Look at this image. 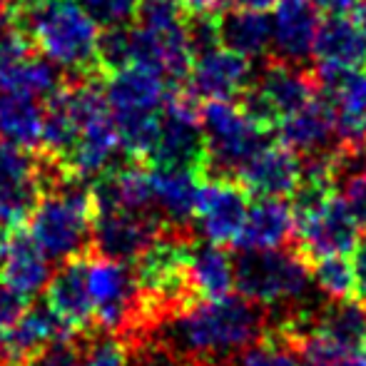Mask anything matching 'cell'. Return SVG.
Here are the masks:
<instances>
[{"label": "cell", "mask_w": 366, "mask_h": 366, "mask_svg": "<svg viewBox=\"0 0 366 366\" xmlns=\"http://www.w3.org/2000/svg\"><path fill=\"white\" fill-rule=\"evenodd\" d=\"M264 317L244 297L197 299L174 312L167 322L172 352L217 364L242 354L259 339Z\"/></svg>", "instance_id": "6da1fadb"}, {"label": "cell", "mask_w": 366, "mask_h": 366, "mask_svg": "<svg viewBox=\"0 0 366 366\" xmlns=\"http://www.w3.org/2000/svg\"><path fill=\"white\" fill-rule=\"evenodd\" d=\"M10 18L33 48L68 77L102 75L97 63L100 28L80 0H13Z\"/></svg>", "instance_id": "7a4b0ae2"}, {"label": "cell", "mask_w": 366, "mask_h": 366, "mask_svg": "<svg viewBox=\"0 0 366 366\" xmlns=\"http://www.w3.org/2000/svg\"><path fill=\"white\" fill-rule=\"evenodd\" d=\"M80 182L82 179L65 177L45 189L43 199L28 219V232L50 259H75L92 244L95 207L90 187H82Z\"/></svg>", "instance_id": "3957f363"}, {"label": "cell", "mask_w": 366, "mask_h": 366, "mask_svg": "<svg viewBox=\"0 0 366 366\" xmlns=\"http://www.w3.org/2000/svg\"><path fill=\"white\" fill-rule=\"evenodd\" d=\"M234 287L257 307H292L312 292V269L299 252L247 249L234 259Z\"/></svg>", "instance_id": "277c9868"}, {"label": "cell", "mask_w": 366, "mask_h": 366, "mask_svg": "<svg viewBox=\"0 0 366 366\" xmlns=\"http://www.w3.org/2000/svg\"><path fill=\"white\" fill-rule=\"evenodd\" d=\"M204 142H207V164L204 177H232L269 145V130L257 125L239 105L232 100H209L199 110Z\"/></svg>", "instance_id": "5b68a950"}, {"label": "cell", "mask_w": 366, "mask_h": 366, "mask_svg": "<svg viewBox=\"0 0 366 366\" xmlns=\"http://www.w3.org/2000/svg\"><path fill=\"white\" fill-rule=\"evenodd\" d=\"M187 257V242L179 239L177 234H164V232L137 257L135 277L140 287V302L152 319L157 317L159 309H167L172 317L187 304L197 302L189 292Z\"/></svg>", "instance_id": "8992f818"}, {"label": "cell", "mask_w": 366, "mask_h": 366, "mask_svg": "<svg viewBox=\"0 0 366 366\" xmlns=\"http://www.w3.org/2000/svg\"><path fill=\"white\" fill-rule=\"evenodd\" d=\"M147 162L152 167L194 169L204 174L207 164V142H204L202 120H199L197 97L187 87H174L159 115L157 145Z\"/></svg>", "instance_id": "52a82bcc"}, {"label": "cell", "mask_w": 366, "mask_h": 366, "mask_svg": "<svg viewBox=\"0 0 366 366\" xmlns=\"http://www.w3.org/2000/svg\"><path fill=\"white\" fill-rule=\"evenodd\" d=\"M92 307H95V324L102 332H120L127 329L137 317L140 287L137 277L127 262L107 259V257H90L87 267Z\"/></svg>", "instance_id": "ba28073f"}, {"label": "cell", "mask_w": 366, "mask_h": 366, "mask_svg": "<svg viewBox=\"0 0 366 366\" xmlns=\"http://www.w3.org/2000/svg\"><path fill=\"white\" fill-rule=\"evenodd\" d=\"M48 189L43 159L28 149L0 145V227H23Z\"/></svg>", "instance_id": "9c48e42d"}, {"label": "cell", "mask_w": 366, "mask_h": 366, "mask_svg": "<svg viewBox=\"0 0 366 366\" xmlns=\"http://www.w3.org/2000/svg\"><path fill=\"white\" fill-rule=\"evenodd\" d=\"M294 227L297 234V252L309 262L327 259V257H349L359 247V222L349 212L347 202L334 194L329 202L314 212L302 214Z\"/></svg>", "instance_id": "30bf717a"}, {"label": "cell", "mask_w": 366, "mask_h": 366, "mask_svg": "<svg viewBox=\"0 0 366 366\" xmlns=\"http://www.w3.org/2000/svg\"><path fill=\"white\" fill-rule=\"evenodd\" d=\"M317 95L329 105L342 145L366 142V68H312Z\"/></svg>", "instance_id": "8fae6325"}, {"label": "cell", "mask_w": 366, "mask_h": 366, "mask_svg": "<svg viewBox=\"0 0 366 366\" xmlns=\"http://www.w3.org/2000/svg\"><path fill=\"white\" fill-rule=\"evenodd\" d=\"M249 192L232 177H202L194 207V224L204 242L234 244L249 212Z\"/></svg>", "instance_id": "7c38bea8"}, {"label": "cell", "mask_w": 366, "mask_h": 366, "mask_svg": "<svg viewBox=\"0 0 366 366\" xmlns=\"http://www.w3.org/2000/svg\"><path fill=\"white\" fill-rule=\"evenodd\" d=\"M164 232V222L154 214L112 209L92 219V247L100 257L135 264L137 257Z\"/></svg>", "instance_id": "4fadbf2b"}, {"label": "cell", "mask_w": 366, "mask_h": 366, "mask_svg": "<svg viewBox=\"0 0 366 366\" xmlns=\"http://www.w3.org/2000/svg\"><path fill=\"white\" fill-rule=\"evenodd\" d=\"M73 337V329L48 304L25 307L13 327L0 337V366H25L53 344L70 342Z\"/></svg>", "instance_id": "5bb4252c"}, {"label": "cell", "mask_w": 366, "mask_h": 366, "mask_svg": "<svg viewBox=\"0 0 366 366\" xmlns=\"http://www.w3.org/2000/svg\"><path fill=\"white\" fill-rule=\"evenodd\" d=\"M50 277V257L33 239V234L23 227H0V280L20 297L30 299L48 287Z\"/></svg>", "instance_id": "9a60e30c"}, {"label": "cell", "mask_w": 366, "mask_h": 366, "mask_svg": "<svg viewBox=\"0 0 366 366\" xmlns=\"http://www.w3.org/2000/svg\"><path fill=\"white\" fill-rule=\"evenodd\" d=\"M319 8L312 0H277L272 13V50L277 60L304 65L314 53L317 40Z\"/></svg>", "instance_id": "2e32d148"}, {"label": "cell", "mask_w": 366, "mask_h": 366, "mask_svg": "<svg viewBox=\"0 0 366 366\" xmlns=\"http://www.w3.org/2000/svg\"><path fill=\"white\" fill-rule=\"evenodd\" d=\"M172 90L174 87H169V82L162 75L142 68V65H127V68L105 77V95L110 102L112 117L162 112Z\"/></svg>", "instance_id": "e0dca14e"}, {"label": "cell", "mask_w": 366, "mask_h": 366, "mask_svg": "<svg viewBox=\"0 0 366 366\" xmlns=\"http://www.w3.org/2000/svg\"><path fill=\"white\" fill-rule=\"evenodd\" d=\"M187 82L197 100H232L252 82V63L227 48H214L194 58Z\"/></svg>", "instance_id": "ac0fdd59"}, {"label": "cell", "mask_w": 366, "mask_h": 366, "mask_svg": "<svg viewBox=\"0 0 366 366\" xmlns=\"http://www.w3.org/2000/svg\"><path fill=\"white\" fill-rule=\"evenodd\" d=\"M90 257L68 259L45 287V304L68 324L70 329L85 332L95 324V307H92L90 282H87Z\"/></svg>", "instance_id": "d6986e66"}, {"label": "cell", "mask_w": 366, "mask_h": 366, "mask_svg": "<svg viewBox=\"0 0 366 366\" xmlns=\"http://www.w3.org/2000/svg\"><path fill=\"white\" fill-rule=\"evenodd\" d=\"M280 145L292 149L302 157H317V154H332L339 149L337 127L329 105L322 97H314L307 107L287 115L285 120L277 122L274 127Z\"/></svg>", "instance_id": "ffe728a7"}, {"label": "cell", "mask_w": 366, "mask_h": 366, "mask_svg": "<svg viewBox=\"0 0 366 366\" xmlns=\"http://www.w3.org/2000/svg\"><path fill=\"white\" fill-rule=\"evenodd\" d=\"M302 179V162L285 145H267L237 174V182L257 199L290 197Z\"/></svg>", "instance_id": "44dd1931"}, {"label": "cell", "mask_w": 366, "mask_h": 366, "mask_svg": "<svg viewBox=\"0 0 366 366\" xmlns=\"http://www.w3.org/2000/svg\"><path fill=\"white\" fill-rule=\"evenodd\" d=\"M252 85L264 97L277 122L307 107L317 97V82L312 70L304 65L282 63V60H269Z\"/></svg>", "instance_id": "7402d4cb"}, {"label": "cell", "mask_w": 366, "mask_h": 366, "mask_svg": "<svg viewBox=\"0 0 366 366\" xmlns=\"http://www.w3.org/2000/svg\"><path fill=\"white\" fill-rule=\"evenodd\" d=\"M152 207L169 229H182L194 219L202 172L194 169H169L152 167Z\"/></svg>", "instance_id": "603a6c76"}, {"label": "cell", "mask_w": 366, "mask_h": 366, "mask_svg": "<svg viewBox=\"0 0 366 366\" xmlns=\"http://www.w3.org/2000/svg\"><path fill=\"white\" fill-rule=\"evenodd\" d=\"M294 227H297V219L290 204L282 199L262 197L249 204V212H247L234 247L239 252L277 249L294 234Z\"/></svg>", "instance_id": "cb8c5ba5"}, {"label": "cell", "mask_w": 366, "mask_h": 366, "mask_svg": "<svg viewBox=\"0 0 366 366\" xmlns=\"http://www.w3.org/2000/svg\"><path fill=\"white\" fill-rule=\"evenodd\" d=\"M45 107L38 97L18 90H0V145L35 152L43 145Z\"/></svg>", "instance_id": "d4e9b609"}, {"label": "cell", "mask_w": 366, "mask_h": 366, "mask_svg": "<svg viewBox=\"0 0 366 366\" xmlns=\"http://www.w3.org/2000/svg\"><path fill=\"white\" fill-rule=\"evenodd\" d=\"M219 45L247 60L267 58L272 50V18L262 10L224 8L217 15Z\"/></svg>", "instance_id": "484cf974"}, {"label": "cell", "mask_w": 366, "mask_h": 366, "mask_svg": "<svg viewBox=\"0 0 366 366\" xmlns=\"http://www.w3.org/2000/svg\"><path fill=\"white\" fill-rule=\"evenodd\" d=\"M312 58L327 68H366V33L352 23V18L329 15L319 25Z\"/></svg>", "instance_id": "4316f807"}, {"label": "cell", "mask_w": 366, "mask_h": 366, "mask_svg": "<svg viewBox=\"0 0 366 366\" xmlns=\"http://www.w3.org/2000/svg\"><path fill=\"white\" fill-rule=\"evenodd\" d=\"M187 282L194 299H222L229 297L234 287V259L222 244L199 242L189 244Z\"/></svg>", "instance_id": "83f0119b"}, {"label": "cell", "mask_w": 366, "mask_h": 366, "mask_svg": "<svg viewBox=\"0 0 366 366\" xmlns=\"http://www.w3.org/2000/svg\"><path fill=\"white\" fill-rule=\"evenodd\" d=\"M314 334L349 349L366 344V304L359 299H329L317 319Z\"/></svg>", "instance_id": "f1b7e54d"}, {"label": "cell", "mask_w": 366, "mask_h": 366, "mask_svg": "<svg viewBox=\"0 0 366 366\" xmlns=\"http://www.w3.org/2000/svg\"><path fill=\"white\" fill-rule=\"evenodd\" d=\"M65 80H68V77L60 75V68L55 63H50L45 55L30 53L28 58L10 73L3 90H18V92H25V95L45 97V100H48L50 95H55V92L65 85Z\"/></svg>", "instance_id": "f546056e"}, {"label": "cell", "mask_w": 366, "mask_h": 366, "mask_svg": "<svg viewBox=\"0 0 366 366\" xmlns=\"http://www.w3.org/2000/svg\"><path fill=\"white\" fill-rule=\"evenodd\" d=\"M304 366H366V354L362 349H349L337 342L309 334L302 342L294 344Z\"/></svg>", "instance_id": "4dcf8cb0"}, {"label": "cell", "mask_w": 366, "mask_h": 366, "mask_svg": "<svg viewBox=\"0 0 366 366\" xmlns=\"http://www.w3.org/2000/svg\"><path fill=\"white\" fill-rule=\"evenodd\" d=\"M312 282L327 299H352L357 294L354 264L347 257H327L314 262Z\"/></svg>", "instance_id": "1f68e13d"}, {"label": "cell", "mask_w": 366, "mask_h": 366, "mask_svg": "<svg viewBox=\"0 0 366 366\" xmlns=\"http://www.w3.org/2000/svg\"><path fill=\"white\" fill-rule=\"evenodd\" d=\"M33 53V43L28 35L10 18V8L0 13V90L5 87L10 73Z\"/></svg>", "instance_id": "d6a6232c"}, {"label": "cell", "mask_w": 366, "mask_h": 366, "mask_svg": "<svg viewBox=\"0 0 366 366\" xmlns=\"http://www.w3.org/2000/svg\"><path fill=\"white\" fill-rule=\"evenodd\" d=\"M237 366H304L297 349L280 337H272L267 342H254L239 354Z\"/></svg>", "instance_id": "836d02e7"}, {"label": "cell", "mask_w": 366, "mask_h": 366, "mask_svg": "<svg viewBox=\"0 0 366 366\" xmlns=\"http://www.w3.org/2000/svg\"><path fill=\"white\" fill-rule=\"evenodd\" d=\"M97 63H100V70L105 77L127 68V65H132L130 28H110L100 35V43H97Z\"/></svg>", "instance_id": "e575fe53"}, {"label": "cell", "mask_w": 366, "mask_h": 366, "mask_svg": "<svg viewBox=\"0 0 366 366\" xmlns=\"http://www.w3.org/2000/svg\"><path fill=\"white\" fill-rule=\"evenodd\" d=\"M97 28H127L135 23L142 0H80Z\"/></svg>", "instance_id": "d590c367"}, {"label": "cell", "mask_w": 366, "mask_h": 366, "mask_svg": "<svg viewBox=\"0 0 366 366\" xmlns=\"http://www.w3.org/2000/svg\"><path fill=\"white\" fill-rule=\"evenodd\" d=\"M184 33H187V43L194 58L222 48L217 13H187L184 15Z\"/></svg>", "instance_id": "8d00e7d4"}, {"label": "cell", "mask_w": 366, "mask_h": 366, "mask_svg": "<svg viewBox=\"0 0 366 366\" xmlns=\"http://www.w3.org/2000/svg\"><path fill=\"white\" fill-rule=\"evenodd\" d=\"M82 366H130V354L120 339L102 334L85 347Z\"/></svg>", "instance_id": "74e56055"}, {"label": "cell", "mask_w": 366, "mask_h": 366, "mask_svg": "<svg viewBox=\"0 0 366 366\" xmlns=\"http://www.w3.org/2000/svg\"><path fill=\"white\" fill-rule=\"evenodd\" d=\"M25 366H82V349L75 347L73 339L53 344V347L45 349L43 354H38L33 362Z\"/></svg>", "instance_id": "f35d334b"}, {"label": "cell", "mask_w": 366, "mask_h": 366, "mask_svg": "<svg viewBox=\"0 0 366 366\" xmlns=\"http://www.w3.org/2000/svg\"><path fill=\"white\" fill-rule=\"evenodd\" d=\"M342 199L347 202L349 212L354 214L359 227H366V172H359L354 177L344 179Z\"/></svg>", "instance_id": "ab89813d"}, {"label": "cell", "mask_w": 366, "mask_h": 366, "mask_svg": "<svg viewBox=\"0 0 366 366\" xmlns=\"http://www.w3.org/2000/svg\"><path fill=\"white\" fill-rule=\"evenodd\" d=\"M25 307H28V299L20 297L18 292L10 290V287L0 280V337L13 327L15 319L25 312Z\"/></svg>", "instance_id": "60d3db41"}, {"label": "cell", "mask_w": 366, "mask_h": 366, "mask_svg": "<svg viewBox=\"0 0 366 366\" xmlns=\"http://www.w3.org/2000/svg\"><path fill=\"white\" fill-rule=\"evenodd\" d=\"M354 277H357V294L366 304V239L359 242V247L354 249Z\"/></svg>", "instance_id": "b9f144b4"}, {"label": "cell", "mask_w": 366, "mask_h": 366, "mask_svg": "<svg viewBox=\"0 0 366 366\" xmlns=\"http://www.w3.org/2000/svg\"><path fill=\"white\" fill-rule=\"evenodd\" d=\"M184 13H217L222 0H177Z\"/></svg>", "instance_id": "7bdbcfd3"}, {"label": "cell", "mask_w": 366, "mask_h": 366, "mask_svg": "<svg viewBox=\"0 0 366 366\" xmlns=\"http://www.w3.org/2000/svg\"><path fill=\"white\" fill-rule=\"evenodd\" d=\"M224 8H244V10H262L267 13L269 8H274L277 0H222Z\"/></svg>", "instance_id": "ee69618b"}, {"label": "cell", "mask_w": 366, "mask_h": 366, "mask_svg": "<svg viewBox=\"0 0 366 366\" xmlns=\"http://www.w3.org/2000/svg\"><path fill=\"white\" fill-rule=\"evenodd\" d=\"M314 5H317L319 10H327V13L332 15H342L347 13V10H352V5L357 3V0H312Z\"/></svg>", "instance_id": "f6af8a7d"}, {"label": "cell", "mask_w": 366, "mask_h": 366, "mask_svg": "<svg viewBox=\"0 0 366 366\" xmlns=\"http://www.w3.org/2000/svg\"><path fill=\"white\" fill-rule=\"evenodd\" d=\"M349 18H352V23L357 25L362 33H366V0H357V3L352 5Z\"/></svg>", "instance_id": "bcb514c9"}, {"label": "cell", "mask_w": 366, "mask_h": 366, "mask_svg": "<svg viewBox=\"0 0 366 366\" xmlns=\"http://www.w3.org/2000/svg\"><path fill=\"white\" fill-rule=\"evenodd\" d=\"M364 147H366V142H364Z\"/></svg>", "instance_id": "7dc6e473"}, {"label": "cell", "mask_w": 366, "mask_h": 366, "mask_svg": "<svg viewBox=\"0 0 366 366\" xmlns=\"http://www.w3.org/2000/svg\"><path fill=\"white\" fill-rule=\"evenodd\" d=\"M364 347H366V344H364Z\"/></svg>", "instance_id": "c3c4849f"}]
</instances>
